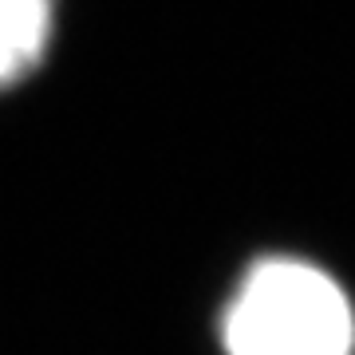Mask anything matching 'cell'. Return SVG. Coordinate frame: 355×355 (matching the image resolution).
Instances as JSON below:
<instances>
[{
  "mask_svg": "<svg viewBox=\"0 0 355 355\" xmlns=\"http://www.w3.org/2000/svg\"><path fill=\"white\" fill-rule=\"evenodd\" d=\"M221 352L355 355V304L308 257H257L221 308Z\"/></svg>",
  "mask_w": 355,
  "mask_h": 355,
  "instance_id": "6da1fadb",
  "label": "cell"
},
{
  "mask_svg": "<svg viewBox=\"0 0 355 355\" xmlns=\"http://www.w3.org/2000/svg\"><path fill=\"white\" fill-rule=\"evenodd\" d=\"M60 0H0V91L24 83L48 55Z\"/></svg>",
  "mask_w": 355,
  "mask_h": 355,
  "instance_id": "7a4b0ae2",
  "label": "cell"
}]
</instances>
